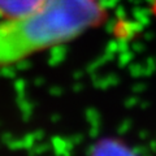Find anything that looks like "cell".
I'll return each instance as SVG.
<instances>
[{"label": "cell", "instance_id": "obj_4", "mask_svg": "<svg viewBox=\"0 0 156 156\" xmlns=\"http://www.w3.org/2000/svg\"><path fill=\"white\" fill-rule=\"evenodd\" d=\"M96 2H100V0H96Z\"/></svg>", "mask_w": 156, "mask_h": 156}, {"label": "cell", "instance_id": "obj_1", "mask_svg": "<svg viewBox=\"0 0 156 156\" xmlns=\"http://www.w3.org/2000/svg\"><path fill=\"white\" fill-rule=\"evenodd\" d=\"M105 17L96 0H44L25 16L2 20L0 66L70 42L103 23Z\"/></svg>", "mask_w": 156, "mask_h": 156}, {"label": "cell", "instance_id": "obj_2", "mask_svg": "<svg viewBox=\"0 0 156 156\" xmlns=\"http://www.w3.org/2000/svg\"><path fill=\"white\" fill-rule=\"evenodd\" d=\"M44 0H0L2 20L16 18L37 9Z\"/></svg>", "mask_w": 156, "mask_h": 156}, {"label": "cell", "instance_id": "obj_3", "mask_svg": "<svg viewBox=\"0 0 156 156\" xmlns=\"http://www.w3.org/2000/svg\"><path fill=\"white\" fill-rule=\"evenodd\" d=\"M152 11H154V14L156 16V0H152Z\"/></svg>", "mask_w": 156, "mask_h": 156}]
</instances>
